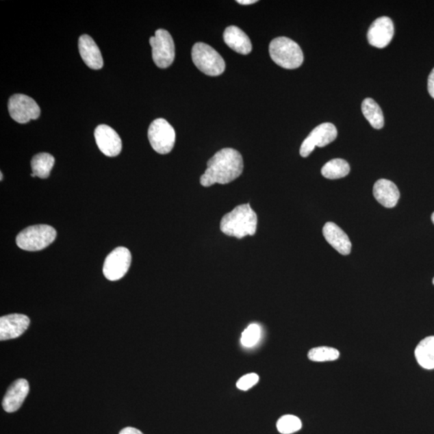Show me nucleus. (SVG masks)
<instances>
[{"label":"nucleus","instance_id":"nucleus-12","mask_svg":"<svg viewBox=\"0 0 434 434\" xmlns=\"http://www.w3.org/2000/svg\"><path fill=\"white\" fill-rule=\"evenodd\" d=\"M95 140L99 150L109 157H115L122 151V140L118 133L107 125H99L95 129Z\"/></svg>","mask_w":434,"mask_h":434},{"label":"nucleus","instance_id":"nucleus-2","mask_svg":"<svg viewBox=\"0 0 434 434\" xmlns=\"http://www.w3.org/2000/svg\"><path fill=\"white\" fill-rule=\"evenodd\" d=\"M257 216L248 204L239 205L223 216L221 232L238 239L253 236L257 232Z\"/></svg>","mask_w":434,"mask_h":434},{"label":"nucleus","instance_id":"nucleus-15","mask_svg":"<svg viewBox=\"0 0 434 434\" xmlns=\"http://www.w3.org/2000/svg\"><path fill=\"white\" fill-rule=\"evenodd\" d=\"M323 236L335 251L342 255H348L352 251V242L347 234L338 225L327 222L322 229Z\"/></svg>","mask_w":434,"mask_h":434},{"label":"nucleus","instance_id":"nucleus-28","mask_svg":"<svg viewBox=\"0 0 434 434\" xmlns=\"http://www.w3.org/2000/svg\"><path fill=\"white\" fill-rule=\"evenodd\" d=\"M119 434H143L138 429L133 427H127L122 429Z\"/></svg>","mask_w":434,"mask_h":434},{"label":"nucleus","instance_id":"nucleus-30","mask_svg":"<svg viewBox=\"0 0 434 434\" xmlns=\"http://www.w3.org/2000/svg\"><path fill=\"white\" fill-rule=\"evenodd\" d=\"M431 219H432L433 223L434 224V212L432 214Z\"/></svg>","mask_w":434,"mask_h":434},{"label":"nucleus","instance_id":"nucleus-26","mask_svg":"<svg viewBox=\"0 0 434 434\" xmlns=\"http://www.w3.org/2000/svg\"><path fill=\"white\" fill-rule=\"evenodd\" d=\"M259 381V376L256 373L247 374L239 379L237 383L238 389L242 391H247L256 385Z\"/></svg>","mask_w":434,"mask_h":434},{"label":"nucleus","instance_id":"nucleus-5","mask_svg":"<svg viewBox=\"0 0 434 434\" xmlns=\"http://www.w3.org/2000/svg\"><path fill=\"white\" fill-rule=\"evenodd\" d=\"M192 58L199 71L207 76H220L225 72L224 59L209 44L201 42L194 44Z\"/></svg>","mask_w":434,"mask_h":434},{"label":"nucleus","instance_id":"nucleus-17","mask_svg":"<svg viewBox=\"0 0 434 434\" xmlns=\"http://www.w3.org/2000/svg\"><path fill=\"white\" fill-rule=\"evenodd\" d=\"M373 195L383 206L392 209L394 207L400 199V192L394 182L389 179H381L374 184Z\"/></svg>","mask_w":434,"mask_h":434},{"label":"nucleus","instance_id":"nucleus-13","mask_svg":"<svg viewBox=\"0 0 434 434\" xmlns=\"http://www.w3.org/2000/svg\"><path fill=\"white\" fill-rule=\"evenodd\" d=\"M29 318L22 314H12L0 318V340L16 339L29 329Z\"/></svg>","mask_w":434,"mask_h":434},{"label":"nucleus","instance_id":"nucleus-1","mask_svg":"<svg viewBox=\"0 0 434 434\" xmlns=\"http://www.w3.org/2000/svg\"><path fill=\"white\" fill-rule=\"evenodd\" d=\"M207 166V168L201 178V186L204 187L233 182L242 174L244 168L242 155L233 149H224L216 152Z\"/></svg>","mask_w":434,"mask_h":434},{"label":"nucleus","instance_id":"nucleus-25","mask_svg":"<svg viewBox=\"0 0 434 434\" xmlns=\"http://www.w3.org/2000/svg\"><path fill=\"white\" fill-rule=\"evenodd\" d=\"M261 331L259 325L256 323L249 325L242 335L241 343L244 348H252L261 339Z\"/></svg>","mask_w":434,"mask_h":434},{"label":"nucleus","instance_id":"nucleus-3","mask_svg":"<svg viewBox=\"0 0 434 434\" xmlns=\"http://www.w3.org/2000/svg\"><path fill=\"white\" fill-rule=\"evenodd\" d=\"M269 51L272 60L281 68L294 69L303 63V53L300 46L284 36L272 40Z\"/></svg>","mask_w":434,"mask_h":434},{"label":"nucleus","instance_id":"nucleus-18","mask_svg":"<svg viewBox=\"0 0 434 434\" xmlns=\"http://www.w3.org/2000/svg\"><path fill=\"white\" fill-rule=\"evenodd\" d=\"M224 40L230 49L238 53L248 55L251 53L252 44L248 36L239 27L230 26L224 32Z\"/></svg>","mask_w":434,"mask_h":434},{"label":"nucleus","instance_id":"nucleus-8","mask_svg":"<svg viewBox=\"0 0 434 434\" xmlns=\"http://www.w3.org/2000/svg\"><path fill=\"white\" fill-rule=\"evenodd\" d=\"M131 253L125 247H118L106 257L103 274L110 281H118L127 273L131 264Z\"/></svg>","mask_w":434,"mask_h":434},{"label":"nucleus","instance_id":"nucleus-21","mask_svg":"<svg viewBox=\"0 0 434 434\" xmlns=\"http://www.w3.org/2000/svg\"><path fill=\"white\" fill-rule=\"evenodd\" d=\"M55 164V159L49 153H40L34 157L31 162L32 174L40 179L49 177Z\"/></svg>","mask_w":434,"mask_h":434},{"label":"nucleus","instance_id":"nucleus-4","mask_svg":"<svg viewBox=\"0 0 434 434\" xmlns=\"http://www.w3.org/2000/svg\"><path fill=\"white\" fill-rule=\"evenodd\" d=\"M57 238V232L52 226L39 225L30 226L18 235L16 244L26 251H40L47 248Z\"/></svg>","mask_w":434,"mask_h":434},{"label":"nucleus","instance_id":"nucleus-20","mask_svg":"<svg viewBox=\"0 0 434 434\" xmlns=\"http://www.w3.org/2000/svg\"><path fill=\"white\" fill-rule=\"evenodd\" d=\"M362 112L373 128L380 130L385 126V118L382 110L372 99H364L361 106Z\"/></svg>","mask_w":434,"mask_h":434},{"label":"nucleus","instance_id":"nucleus-14","mask_svg":"<svg viewBox=\"0 0 434 434\" xmlns=\"http://www.w3.org/2000/svg\"><path fill=\"white\" fill-rule=\"evenodd\" d=\"M29 394V384L25 379H19L8 387L3 400V408L7 413L16 412Z\"/></svg>","mask_w":434,"mask_h":434},{"label":"nucleus","instance_id":"nucleus-19","mask_svg":"<svg viewBox=\"0 0 434 434\" xmlns=\"http://www.w3.org/2000/svg\"><path fill=\"white\" fill-rule=\"evenodd\" d=\"M415 357L422 368L434 369V336H429L420 342L415 350Z\"/></svg>","mask_w":434,"mask_h":434},{"label":"nucleus","instance_id":"nucleus-29","mask_svg":"<svg viewBox=\"0 0 434 434\" xmlns=\"http://www.w3.org/2000/svg\"><path fill=\"white\" fill-rule=\"evenodd\" d=\"M257 0H238L237 3L243 4V5H248V4H253L257 3Z\"/></svg>","mask_w":434,"mask_h":434},{"label":"nucleus","instance_id":"nucleus-24","mask_svg":"<svg viewBox=\"0 0 434 434\" xmlns=\"http://www.w3.org/2000/svg\"><path fill=\"white\" fill-rule=\"evenodd\" d=\"M302 428V422L293 415H285L277 422V429L283 434H292L298 432Z\"/></svg>","mask_w":434,"mask_h":434},{"label":"nucleus","instance_id":"nucleus-31","mask_svg":"<svg viewBox=\"0 0 434 434\" xmlns=\"http://www.w3.org/2000/svg\"><path fill=\"white\" fill-rule=\"evenodd\" d=\"M0 179L3 180V173H1V175H0Z\"/></svg>","mask_w":434,"mask_h":434},{"label":"nucleus","instance_id":"nucleus-11","mask_svg":"<svg viewBox=\"0 0 434 434\" xmlns=\"http://www.w3.org/2000/svg\"><path fill=\"white\" fill-rule=\"evenodd\" d=\"M394 25L390 17L382 16L374 21L368 31L369 44L378 49H384L394 38Z\"/></svg>","mask_w":434,"mask_h":434},{"label":"nucleus","instance_id":"nucleus-7","mask_svg":"<svg viewBox=\"0 0 434 434\" xmlns=\"http://www.w3.org/2000/svg\"><path fill=\"white\" fill-rule=\"evenodd\" d=\"M152 48V58L156 66L160 68H167L175 60V44L172 36L167 30L158 29L154 36L150 38Z\"/></svg>","mask_w":434,"mask_h":434},{"label":"nucleus","instance_id":"nucleus-23","mask_svg":"<svg viewBox=\"0 0 434 434\" xmlns=\"http://www.w3.org/2000/svg\"><path fill=\"white\" fill-rule=\"evenodd\" d=\"M340 357L338 350L329 347H318L312 348L308 353V358L311 361L327 362L334 361Z\"/></svg>","mask_w":434,"mask_h":434},{"label":"nucleus","instance_id":"nucleus-22","mask_svg":"<svg viewBox=\"0 0 434 434\" xmlns=\"http://www.w3.org/2000/svg\"><path fill=\"white\" fill-rule=\"evenodd\" d=\"M321 173L323 177L329 179L344 178L349 174L350 166L344 159H335L323 166Z\"/></svg>","mask_w":434,"mask_h":434},{"label":"nucleus","instance_id":"nucleus-27","mask_svg":"<svg viewBox=\"0 0 434 434\" xmlns=\"http://www.w3.org/2000/svg\"><path fill=\"white\" fill-rule=\"evenodd\" d=\"M428 91L429 94L434 99V68L433 69L431 75L429 76L428 79Z\"/></svg>","mask_w":434,"mask_h":434},{"label":"nucleus","instance_id":"nucleus-6","mask_svg":"<svg viewBox=\"0 0 434 434\" xmlns=\"http://www.w3.org/2000/svg\"><path fill=\"white\" fill-rule=\"evenodd\" d=\"M149 140L157 153L168 154L175 146V131L165 119L157 118L150 125Z\"/></svg>","mask_w":434,"mask_h":434},{"label":"nucleus","instance_id":"nucleus-9","mask_svg":"<svg viewBox=\"0 0 434 434\" xmlns=\"http://www.w3.org/2000/svg\"><path fill=\"white\" fill-rule=\"evenodd\" d=\"M8 110L12 119L24 124L30 120L40 117V109L36 101L30 97L17 94L11 97L8 101Z\"/></svg>","mask_w":434,"mask_h":434},{"label":"nucleus","instance_id":"nucleus-32","mask_svg":"<svg viewBox=\"0 0 434 434\" xmlns=\"http://www.w3.org/2000/svg\"><path fill=\"white\" fill-rule=\"evenodd\" d=\"M433 285H434V278H433Z\"/></svg>","mask_w":434,"mask_h":434},{"label":"nucleus","instance_id":"nucleus-10","mask_svg":"<svg viewBox=\"0 0 434 434\" xmlns=\"http://www.w3.org/2000/svg\"><path fill=\"white\" fill-rule=\"evenodd\" d=\"M337 136L338 131L333 124L326 123L318 125L302 143L300 155L306 158L315 150L316 146L323 147L330 144L335 140Z\"/></svg>","mask_w":434,"mask_h":434},{"label":"nucleus","instance_id":"nucleus-16","mask_svg":"<svg viewBox=\"0 0 434 434\" xmlns=\"http://www.w3.org/2000/svg\"><path fill=\"white\" fill-rule=\"evenodd\" d=\"M78 47L81 57L88 67L96 71L103 67L101 51L91 36L86 34L81 36Z\"/></svg>","mask_w":434,"mask_h":434}]
</instances>
